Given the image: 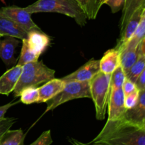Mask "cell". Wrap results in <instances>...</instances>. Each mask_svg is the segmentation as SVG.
Returning a JSON list of instances; mask_svg holds the SVG:
<instances>
[{
  "label": "cell",
  "instance_id": "83f0119b",
  "mask_svg": "<svg viewBox=\"0 0 145 145\" xmlns=\"http://www.w3.org/2000/svg\"><path fill=\"white\" fill-rule=\"evenodd\" d=\"M140 90H135L134 92L125 96V107L127 109H131L135 107L138 101Z\"/></svg>",
  "mask_w": 145,
  "mask_h": 145
},
{
  "label": "cell",
  "instance_id": "5bb4252c",
  "mask_svg": "<svg viewBox=\"0 0 145 145\" xmlns=\"http://www.w3.org/2000/svg\"><path fill=\"white\" fill-rule=\"evenodd\" d=\"M65 82L62 78H53L45 82L40 88H38L39 99L38 103L47 102L48 100L56 96L64 89Z\"/></svg>",
  "mask_w": 145,
  "mask_h": 145
},
{
  "label": "cell",
  "instance_id": "8fae6325",
  "mask_svg": "<svg viewBox=\"0 0 145 145\" xmlns=\"http://www.w3.org/2000/svg\"><path fill=\"white\" fill-rule=\"evenodd\" d=\"M23 66L16 65L0 77V94L8 95L13 92L22 72Z\"/></svg>",
  "mask_w": 145,
  "mask_h": 145
},
{
  "label": "cell",
  "instance_id": "30bf717a",
  "mask_svg": "<svg viewBox=\"0 0 145 145\" xmlns=\"http://www.w3.org/2000/svg\"><path fill=\"white\" fill-rule=\"evenodd\" d=\"M122 118L140 127H145V90H140L138 101L135 107L126 109Z\"/></svg>",
  "mask_w": 145,
  "mask_h": 145
},
{
  "label": "cell",
  "instance_id": "7a4b0ae2",
  "mask_svg": "<svg viewBox=\"0 0 145 145\" xmlns=\"http://www.w3.org/2000/svg\"><path fill=\"white\" fill-rule=\"evenodd\" d=\"M24 9L31 14L41 12L64 14L74 18L82 27L87 23V17L75 0H38Z\"/></svg>",
  "mask_w": 145,
  "mask_h": 145
},
{
  "label": "cell",
  "instance_id": "836d02e7",
  "mask_svg": "<svg viewBox=\"0 0 145 145\" xmlns=\"http://www.w3.org/2000/svg\"><path fill=\"white\" fill-rule=\"evenodd\" d=\"M2 36H3L1 35V34H0V38H1V37H2Z\"/></svg>",
  "mask_w": 145,
  "mask_h": 145
},
{
  "label": "cell",
  "instance_id": "f546056e",
  "mask_svg": "<svg viewBox=\"0 0 145 145\" xmlns=\"http://www.w3.org/2000/svg\"><path fill=\"white\" fill-rule=\"evenodd\" d=\"M122 89H123V92H124L125 96H126V95H129L131 92H134L135 90H137V88H136L135 82H132L127 78H125L123 84V86H122Z\"/></svg>",
  "mask_w": 145,
  "mask_h": 145
},
{
  "label": "cell",
  "instance_id": "d6986e66",
  "mask_svg": "<svg viewBox=\"0 0 145 145\" xmlns=\"http://www.w3.org/2000/svg\"><path fill=\"white\" fill-rule=\"evenodd\" d=\"M142 7H145V0H125L122 9L123 13L120 19V31L123 29L132 15Z\"/></svg>",
  "mask_w": 145,
  "mask_h": 145
},
{
  "label": "cell",
  "instance_id": "d6a6232c",
  "mask_svg": "<svg viewBox=\"0 0 145 145\" xmlns=\"http://www.w3.org/2000/svg\"><path fill=\"white\" fill-rule=\"evenodd\" d=\"M69 142L72 144V145H90L89 143H83V142H79V141L73 139V138L69 139Z\"/></svg>",
  "mask_w": 145,
  "mask_h": 145
},
{
  "label": "cell",
  "instance_id": "ba28073f",
  "mask_svg": "<svg viewBox=\"0 0 145 145\" xmlns=\"http://www.w3.org/2000/svg\"><path fill=\"white\" fill-rule=\"evenodd\" d=\"M108 109V120L119 119L123 116L127 109L125 107V95L122 88H111Z\"/></svg>",
  "mask_w": 145,
  "mask_h": 145
},
{
  "label": "cell",
  "instance_id": "d4e9b609",
  "mask_svg": "<svg viewBox=\"0 0 145 145\" xmlns=\"http://www.w3.org/2000/svg\"><path fill=\"white\" fill-rule=\"evenodd\" d=\"M126 78L125 72L120 65H119L110 75V87L111 88H122Z\"/></svg>",
  "mask_w": 145,
  "mask_h": 145
},
{
  "label": "cell",
  "instance_id": "4fadbf2b",
  "mask_svg": "<svg viewBox=\"0 0 145 145\" xmlns=\"http://www.w3.org/2000/svg\"><path fill=\"white\" fill-rule=\"evenodd\" d=\"M19 44V41L12 36H6L3 40H0V58L7 66H11L15 64V52L16 47Z\"/></svg>",
  "mask_w": 145,
  "mask_h": 145
},
{
  "label": "cell",
  "instance_id": "7402d4cb",
  "mask_svg": "<svg viewBox=\"0 0 145 145\" xmlns=\"http://www.w3.org/2000/svg\"><path fill=\"white\" fill-rule=\"evenodd\" d=\"M22 41V47H21V54H20L19 59L16 65L23 66L25 64L29 63L35 62L38 61L39 55L33 52L28 46L27 44L26 38L21 40Z\"/></svg>",
  "mask_w": 145,
  "mask_h": 145
},
{
  "label": "cell",
  "instance_id": "4dcf8cb0",
  "mask_svg": "<svg viewBox=\"0 0 145 145\" xmlns=\"http://www.w3.org/2000/svg\"><path fill=\"white\" fill-rule=\"evenodd\" d=\"M136 88L139 90H145V70L142 72V73L139 75L135 81Z\"/></svg>",
  "mask_w": 145,
  "mask_h": 145
},
{
  "label": "cell",
  "instance_id": "603a6c76",
  "mask_svg": "<svg viewBox=\"0 0 145 145\" xmlns=\"http://www.w3.org/2000/svg\"><path fill=\"white\" fill-rule=\"evenodd\" d=\"M145 13L142 15L140 21V24H139L138 26H137V29H136L135 32L133 34V37L129 41L127 45L125 47H131V48H137L140 45V42L142 41L145 38ZM121 52V51H120Z\"/></svg>",
  "mask_w": 145,
  "mask_h": 145
},
{
  "label": "cell",
  "instance_id": "6da1fadb",
  "mask_svg": "<svg viewBox=\"0 0 145 145\" xmlns=\"http://www.w3.org/2000/svg\"><path fill=\"white\" fill-rule=\"evenodd\" d=\"M90 145H145V127L120 118L107 120L100 133Z\"/></svg>",
  "mask_w": 145,
  "mask_h": 145
},
{
  "label": "cell",
  "instance_id": "8992f818",
  "mask_svg": "<svg viewBox=\"0 0 145 145\" xmlns=\"http://www.w3.org/2000/svg\"><path fill=\"white\" fill-rule=\"evenodd\" d=\"M0 13L7 16L15 24L27 32L33 29L40 30L37 24L34 23L29 14L24 8L17 6H8L0 9Z\"/></svg>",
  "mask_w": 145,
  "mask_h": 145
},
{
  "label": "cell",
  "instance_id": "52a82bcc",
  "mask_svg": "<svg viewBox=\"0 0 145 145\" xmlns=\"http://www.w3.org/2000/svg\"><path fill=\"white\" fill-rule=\"evenodd\" d=\"M99 63H100V60L91 58L84 65L80 67L79 69L65 76L62 78V80L65 82H71V81H77V82L89 81L95 75L100 72Z\"/></svg>",
  "mask_w": 145,
  "mask_h": 145
},
{
  "label": "cell",
  "instance_id": "1f68e13d",
  "mask_svg": "<svg viewBox=\"0 0 145 145\" xmlns=\"http://www.w3.org/2000/svg\"><path fill=\"white\" fill-rule=\"evenodd\" d=\"M20 102L19 101H16V102H10L6 104V105H2V106H0V120L2 119H4L5 117V115L7 113V112L8 111V109L9 108H11V107L14 106L16 104H18V102Z\"/></svg>",
  "mask_w": 145,
  "mask_h": 145
},
{
  "label": "cell",
  "instance_id": "f1b7e54d",
  "mask_svg": "<svg viewBox=\"0 0 145 145\" xmlns=\"http://www.w3.org/2000/svg\"><path fill=\"white\" fill-rule=\"evenodd\" d=\"M125 0H104V4L110 8L112 13H117L123 8Z\"/></svg>",
  "mask_w": 145,
  "mask_h": 145
},
{
  "label": "cell",
  "instance_id": "5b68a950",
  "mask_svg": "<svg viewBox=\"0 0 145 145\" xmlns=\"http://www.w3.org/2000/svg\"><path fill=\"white\" fill-rule=\"evenodd\" d=\"M91 98L89 81L77 82L71 81L65 82L64 89L56 96L48 100L45 113L52 110L63 103L79 98Z\"/></svg>",
  "mask_w": 145,
  "mask_h": 145
},
{
  "label": "cell",
  "instance_id": "44dd1931",
  "mask_svg": "<svg viewBox=\"0 0 145 145\" xmlns=\"http://www.w3.org/2000/svg\"><path fill=\"white\" fill-rule=\"evenodd\" d=\"M25 134L21 129L7 131L0 139V145H24Z\"/></svg>",
  "mask_w": 145,
  "mask_h": 145
},
{
  "label": "cell",
  "instance_id": "e0dca14e",
  "mask_svg": "<svg viewBox=\"0 0 145 145\" xmlns=\"http://www.w3.org/2000/svg\"><path fill=\"white\" fill-rule=\"evenodd\" d=\"M144 70H145V38L140 42L137 61L125 74L126 78L135 83L137 78Z\"/></svg>",
  "mask_w": 145,
  "mask_h": 145
},
{
  "label": "cell",
  "instance_id": "277c9868",
  "mask_svg": "<svg viewBox=\"0 0 145 145\" xmlns=\"http://www.w3.org/2000/svg\"><path fill=\"white\" fill-rule=\"evenodd\" d=\"M110 75L100 71L89 80L91 98L96 109V117L99 120H103L106 117L111 91Z\"/></svg>",
  "mask_w": 145,
  "mask_h": 145
},
{
  "label": "cell",
  "instance_id": "7c38bea8",
  "mask_svg": "<svg viewBox=\"0 0 145 145\" xmlns=\"http://www.w3.org/2000/svg\"><path fill=\"white\" fill-rule=\"evenodd\" d=\"M26 41L29 48L40 56L49 46L50 38L40 29H33L28 32Z\"/></svg>",
  "mask_w": 145,
  "mask_h": 145
},
{
  "label": "cell",
  "instance_id": "ffe728a7",
  "mask_svg": "<svg viewBox=\"0 0 145 145\" xmlns=\"http://www.w3.org/2000/svg\"><path fill=\"white\" fill-rule=\"evenodd\" d=\"M138 48L139 46L137 48L126 46L120 52V66L125 74L137 61L138 56Z\"/></svg>",
  "mask_w": 145,
  "mask_h": 145
},
{
  "label": "cell",
  "instance_id": "3957f363",
  "mask_svg": "<svg viewBox=\"0 0 145 145\" xmlns=\"http://www.w3.org/2000/svg\"><path fill=\"white\" fill-rule=\"evenodd\" d=\"M55 71L48 68L41 61H35L23 65L22 72L14 90L15 98L26 88H38L55 78Z\"/></svg>",
  "mask_w": 145,
  "mask_h": 145
},
{
  "label": "cell",
  "instance_id": "2e32d148",
  "mask_svg": "<svg viewBox=\"0 0 145 145\" xmlns=\"http://www.w3.org/2000/svg\"><path fill=\"white\" fill-rule=\"evenodd\" d=\"M119 65H120V53L116 48L108 50L99 63L101 72L109 75H111Z\"/></svg>",
  "mask_w": 145,
  "mask_h": 145
},
{
  "label": "cell",
  "instance_id": "4316f807",
  "mask_svg": "<svg viewBox=\"0 0 145 145\" xmlns=\"http://www.w3.org/2000/svg\"><path fill=\"white\" fill-rule=\"evenodd\" d=\"M52 143L51 131L47 130L42 132L39 137L30 145H50Z\"/></svg>",
  "mask_w": 145,
  "mask_h": 145
},
{
  "label": "cell",
  "instance_id": "ac0fdd59",
  "mask_svg": "<svg viewBox=\"0 0 145 145\" xmlns=\"http://www.w3.org/2000/svg\"><path fill=\"white\" fill-rule=\"evenodd\" d=\"M82 8L87 19H96L104 0H75Z\"/></svg>",
  "mask_w": 145,
  "mask_h": 145
},
{
  "label": "cell",
  "instance_id": "cb8c5ba5",
  "mask_svg": "<svg viewBox=\"0 0 145 145\" xmlns=\"http://www.w3.org/2000/svg\"><path fill=\"white\" fill-rule=\"evenodd\" d=\"M20 102L26 105L38 103L39 92L38 88H26L20 93Z\"/></svg>",
  "mask_w": 145,
  "mask_h": 145
},
{
  "label": "cell",
  "instance_id": "9c48e42d",
  "mask_svg": "<svg viewBox=\"0 0 145 145\" xmlns=\"http://www.w3.org/2000/svg\"><path fill=\"white\" fill-rule=\"evenodd\" d=\"M144 13L145 7H142V8L137 9L132 15L126 25L123 28V29L121 31V36H120V40L118 42V44L115 47L120 51V53L133 37V34L135 32L136 29H137V26H138L139 24L141 21L142 16Z\"/></svg>",
  "mask_w": 145,
  "mask_h": 145
},
{
  "label": "cell",
  "instance_id": "9a60e30c",
  "mask_svg": "<svg viewBox=\"0 0 145 145\" xmlns=\"http://www.w3.org/2000/svg\"><path fill=\"white\" fill-rule=\"evenodd\" d=\"M0 34L3 36H12L23 40L27 38L28 32L15 24L7 16L0 13Z\"/></svg>",
  "mask_w": 145,
  "mask_h": 145
},
{
  "label": "cell",
  "instance_id": "484cf974",
  "mask_svg": "<svg viewBox=\"0 0 145 145\" xmlns=\"http://www.w3.org/2000/svg\"><path fill=\"white\" fill-rule=\"evenodd\" d=\"M16 122V118L15 117H4L0 120V139L7 131L11 129Z\"/></svg>",
  "mask_w": 145,
  "mask_h": 145
}]
</instances>
